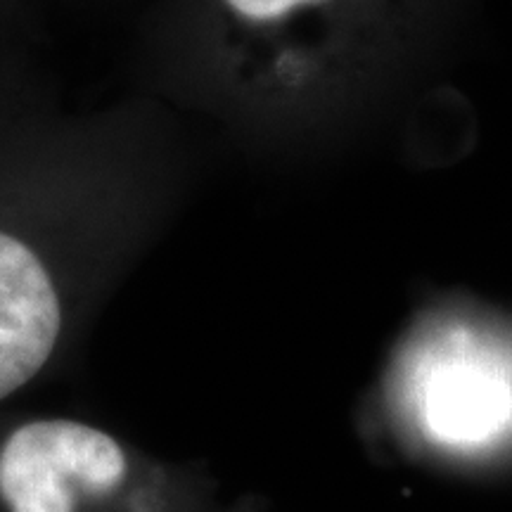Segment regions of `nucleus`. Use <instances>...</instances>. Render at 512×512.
<instances>
[{"label":"nucleus","mask_w":512,"mask_h":512,"mask_svg":"<svg viewBox=\"0 0 512 512\" xmlns=\"http://www.w3.org/2000/svg\"><path fill=\"white\" fill-rule=\"evenodd\" d=\"M467 0H176L162 86L249 147L316 152L446 72Z\"/></svg>","instance_id":"nucleus-1"},{"label":"nucleus","mask_w":512,"mask_h":512,"mask_svg":"<svg viewBox=\"0 0 512 512\" xmlns=\"http://www.w3.org/2000/svg\"><path fill=\"white\" fill-rule=\"evenodd\" d=\"M178 166L143 112L0 140V408L69 366L157 233Z\"/></svg>","instance_id":"nucleus-2"},{"label":"nucleus","mask_w":512,"mask_h":512,"mask_svg":"<svg viewBox=\"0 0 512 512\" xmlns=\"http://www.w3.org/2000/svg\"><path fill=\"white\" fill-rule=\"evenodd\" d=\"M181 467L81 415L0 408V512H188Z\"/></svg>","instance_id":"nucleus-3"},{"label":"nucleus","mask_w":512,"mask_h":512,"mask_svg":"<svg viewBox=\"0 0 512 512\" xmlns=\"http://www.w3.org/2000/svg\"><path fill=\"white\" fill-rule=\"evenodd\" d=\"M392 403L406 432L444 456L512 446V325L477 311L425 318L394 363Z\"/></svg>","instance_id":"nucleus-4"}]
</instances>
